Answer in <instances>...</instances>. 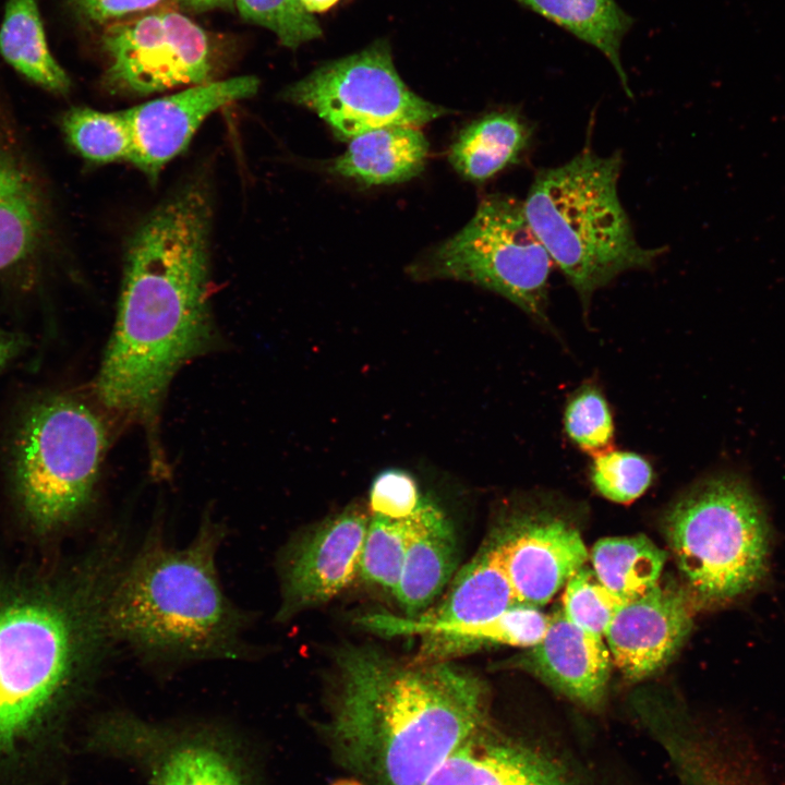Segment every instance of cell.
<instances>
[{
	"mask_svg": "<svg viewBox=\"0 0 785 785\" xmlns=\"http://www.w3.org/2000/svg\"><path fill=\"white\" fill-rule=\"evenodd\" d=\"M458 563L454 528L434 503L423 497L409 517L403 568L395 592L408 617L422 614L451 580Z\"/></svg>",
	"mask_w": 785,
	"mask_h": 785,
	"instance_id": "ffe728a7",
	"label": "cell"
},
{
	"mask_svg": "<svg viewBox=\"0 0 785 785\" xmlns=\"http://www.w3.org/2000/svg\"><path fill=\"white\" fill-rule=\"evenodd\" d=\"M422 499L418 483L409 472L387 469L377 474L371 485V515L406 519L416 510Z\"/></svg>",
	"mask_w": 785,
	"mask_h": 785,
	"instance_id": "d6a6232c",
	"label": "cell"
},
{
	"mask_svg": "<svg viewBox=\"0 0 785 785\" xmlns=\"http://www.w3.org/2000/svg\"><path fill=\"white\" fill-rule=\"evenodd\" d=\"M61 129L69 145L89 162L130 161L132 157L133 140L125 110L73 107L63 113Z\"/></svg>",
	"mask_w": 785,
	"mask_h": 785,
	"instance_id": "4316f807",
	"label": "cell"
},
{
	"mask_svg": "<svg viewBox=\"0 0 785 785\" xmlns=\"http://www.w3.org/2000/svg\"><path fill=\"white\" fill-rule=\"evenodd\" d=\"M212 209L207 184L190 181L141 221L126 246L116 323L94 392L150 438L174 375L215 342Z\"/></svg>",
	"mask_w": 785,
	"mask_h": 785,
	"instance_id": "6da1fadb",
	"label": "cell"
},
{
	"mask_svg": "<svg viewBox=\"0 0 785 785\" xmlns=\"http://www.w3.org/2000/svg\"><path fill=\"white\" fill-rule=\"evenodd\" d=\"M444 599L415 617L366 614L358 624L376 633L415 636L425 627L468 625L493 619L517 603L494 542L487 543L456 575Z\"/></svg>",
	"mask_w": 785,
	"mask_h": 785,
	"instance_id": "e0dca14e",
	"label": "cell"
},
{
	"mask_svg": "<svg viewBox=\"0 0 785 785\" xmlns=\"http://www.w3.org/2000/svg\"><path fill=\"white\" fill-rule=\"evenodd\" d=\"M409 535V517L371 515L364 536L359 575L395 594L400 581Z\"/></svg>",
	"mask_w": 785,
	"mask_h": 785,
	"instance_id": "83f0119b",
	"label": "cell"
},
{
	"mask_svg": "<svg viewBox=\"0 0 785 785\" xmlns=\"http://www.w3.org/2000/svg\"><path fill=\"white\" fill-rule=\"evenodd\" d=\"M533 129L515 110L485 114L468 124L450 147L449 161L463 178L483 182L516 164L530 146Z\"/></svg>",
	"mask_w": 785,
	"mask_h": 785,
	"instance_id": "603a6c76",
	"label": "cell"
},
{
	"mask_svg": "<svg viewBox=\"0 0 785 785\" xmlns=\"http://www.w3.org/2000/svg\"><path fill=\"white\" fill-rule=\"evenodd\" d=\"M507 532L493 542L517 603L546 604L589 558L578 530L558 518H522Z\"/></svg>",
	"mask_w": 785,
	"mask_h": 785,
	"instance_id": "2e32d148",
	"label": "cell"
},
{
	"mask_svg": "<svg viewBox=\"0 0 785 785\" xmlns=\"http://www.w3.org/2000/svg\"><path fill=\"white\" fill-rule=\"evenodd\" d=\"M65 608L17 602L0 609V756L14 751L80 665L85 639L109 637L107 618L83 625Z\"/></svg>",
	"mask_w": 785,
	"mask_h": 785,
	"instance_id": "52a82bcc",
	"label": "cell"
},
{
	"mask_svg": "<svg viewBox=\"0 0 785 785\" xmlns=\"http://www.w3.org/2000/svg\"><path fill=\"white\" fill-rule=\"evenodd\" d=\"M589 557L601 583L625 603L660 582L667 554L649 538L638 534L601 539Z\"/></svg>",
	"mask_w": 785,
	"mask_h": 785,
	"instance_id": "484cf974",
	"label": "cell"
},
{
	"mask_svg": "<svg viewBox=\"0 0 785 785\" xmlns=\"http://www.w3.org/2000/svg\"><path fill=\"white\" fill-rule=\"evenodd\" d=\"M178 4L189 12L200 13L218 8H232L235 0H177Z\"/></svg>",
	"mask_w": 785,
	"mask_h": 785,
	"instance_id": "d590c367",
	"label": "cell"
},
{
	"mask_svg": "<svg viewBox=\"0 0 785 785\" xmlns=\"http://www.w3.org/2000/svg\"><path fill=\"white\" fill-rule=\"evenodd\" d=\"M370 519L361 506H349L315 527L289 550L282 565L278 620L324 604L351 584L359 575Z\"/></svg>",
	"mask_w": 785,
	"mask_h": 785,
	"instance_id": "7c38bea8",
	"label": "cell"
},
{
	"mask_svg": "<svg viewBox=\"0 0 785 785\" xmlns=\"http://www.w3.org/2000/svg\"><path fill=\"white\" fill-rule=\"evenodd\" d=\"M553 265L527 219L523 203L506 194H492L419 269L428 277L468 281L494 291L547 324Z\"/></svg>",
	"mask_w": 785,
	"mask_h": 785,
	"instance_id": "ba28073f",
	"label": "cell"
},
{
	"mask_svg": "<svg viewBox=\"0 0 785 785\" xmlns=\"http://www.w3.org/2000/svg\"><path fill=\"white\" fill-rule=\"evenodd\" d=\"M515 1L603 53L613 65L626 95L632 97L620 49L635 19L616 0Z\"/></svg>",
	"mask_w": 785,
	"mask_h": 785,
	"instance_id": "cb8c5ba5",
	"label": "cell"
},
{
	"mask_svg": "<svg viewBox=\"0 0 785 785\" xmlns=\"http://www.w3.org/2000/svg\"><path fill=\"white\" fill-rule=\"evenodd\" d=\"M162 0H69L77 13L97 24H109L157 7Z\"/></svg>",
	"mask_w": 785,
	"mask_h": 785,
	"instance_id": "836d02e7",
	"label": "cell"
},
{
	"mask_svg": "<svg viewBox=\"0 0 785 785\" xmlns=\"http://www.w3.org/2000/svg\"><path fill=\"white\" fill-rule=\"evenodd\" d=\"M108 444L93 408L70 395H49L22 415L11 448V472L26 514L56 527L92 498Z\"/></svg>",
	"mask_w": 785,
	"mask_h": 785,
	"instance_id": "8992f818",
	"label": "cell"
},
{
	"mask_svg": "<svg viewBox=\"0 0 785 785\" xmlns=\"http://www.w3.org/2000/svg\"><path fill=\"white\" fill-rule=\"evenodd\" d=\"M425 785H591L547 748L497 730L491 722L458 746Z\"/></svg>",
	"mask_w": 785,
	"mask_h": 785,
	"instance_id": "9a60e30c",
	"label": "cell"
},
{
	"mask_svg": "<svg viewBox=\"0 0 785 785\" xmlns=\"http://www.w3.org/2000/svg\"><path fill=\"white\" fill-rule=\"evenodd\" d=\"M697 606L687 588L660 582L623 603L604 633L621 674L641 680L664 667L689 636Z\"/></svg>",
	"mask_w": 785,
	"mask_h": 785,
	"instance_id": "5bb4252c",
	"label": "cell"
},
{
	"mask_svg": "<svg viewBox=\"0 0 785 785\" xmlns=\"http://www.w3.org/2000/svg\"><path fill=\"white\" fill-rule=\"evenodd\" d=\"M564 426L569 439L583 452L595 456L611 449L614 439V420L601 389L584 384L569 398Z\"/></svg>",
	"mask_w": 785,
	"mask_h": 785,
	"instance_id": "f1b7e54d",
	"label": "cell"
},
{
	"mask_svg": "<svg viewBox=\"0 0 785 785\" xmlns=\"http://www.w3.org/2000/svg\"><path fill=\"white\" fill-rule=\"evenodd\" d=\"M224 535L210 519L183 548L152 532L123 563L110 590L106 612L111 639L165 660L243 655L247 619L224 593L216 568Z\"/></svg>",
	"mask_w": 785,
	"mask_h": 785,
	"instance_id": "3957f363",
	"label": "cell"
},
{
	"mask_svg": "<svg viewBox=\"0 0 785 785\" xmlns=\"http://www.w3.org/2000/svg\"><path fill=\"white\" fill-rule=\"evenodd\" d=\"M334 785H365L354 781H341Z\"/></svg>",
	"mask_w": 785,
	"mask_h": 785,
	"instance_id": "74e56055",
	"label": "cell"
},
{
	"mask_svg": "<svg viewBox=\"0 0 785 785\" xmlns=\"http://www.w3.org/2000/svg\"><path fill=\"white\" fill-rule=\"evenodd\" d=\"M621 168L619 150L603 157L585 147L540 170L522 202L531 228L584 306L618 275L649 268L664 253L637 241L618 195Z\"/></svg>",
	"mask_w": 785,
	"mask_h": 785,
	"instance_id": "277c9868",
	"label": "cell"
},
{
	"mask_svg": "<svg viewBox=\"0 0 785 785\" xmlns=\"http://www.w3.org/2000/svg\"><path fill=\"white\" fill-rule=\"evenodd\" d=\"M92 741L135 763L152 785H255L232 740L210 728H174L113 713L98 723Z\"/></svg>",
	"mask_w": 785,
	"mask_h": 785,
	"instance_id": "8fae6325",
	"label": "cell"
},
{
	"mask_svg": "<svg viewBox=\"0 0 785 785\" xmlns=\"http://www.w3.org/2000/svg\"><path fill=\"white\" fill-rule=\"evenodd\" d=\"M282 97L315 112L341 141L386 125L419 128L447 112L406 85L384 39L321 65Z\"/></svg>",
	"mask_w": 785,
	"mask_h": 785,
	"instance_id": "9c48e42d",
	"label": "cell"
},
{
	"mask_svg": "<svg viewBox=\"0 0 785 785\" xmlns=\"http://www.w3.org/2000/svg\"><path fill=\"white\" fill-rule=\"evenodd\" d=\"M1 128V125H0ZM51 210L40 177L0 130V275L36 265L51 240Z\"/></svg>",
	"mask_w": 785,
	"mask_h": 785,
	"instance_id": "ac0fdd59",
	"label": "cell"
},
{
	"mask_svg": "<svg viewBox=\"0 0 785 785\" xmlns=\"http://www.w3.org/2000/svg\"><path fill=\"white\" fill-rule=\"evenodd\" d=\"M664 527L697 605L732 604L765 582L771 526L740 475L720 473L698 482L673 504Z\"/></svg>",
	"mask_w": 785,
	"mask_h": 785,
	"instance_id": "5b68a950",
	"label": "cell"
},
{
	"mask_svg": "<svg viewBox=\"0 0 785 785\" xmlns=\"http://www.w3.org/2000/svg\"><path fill=\"white\" fill-rule=\"evenodd\" d=\"M653 469L639 454L608 449L593 456L591 481L605 498L617 504H630L651 485Z\"/></svg>",
	"mask_w": 785,
	"mask_h": 785,
	"instance_id": "f546056e",
	"label": "cell"
},
{
	"mask_svg": "<svg viewBox=\"0 0 785 785\" xmlns=\"http://www.w3.org/2000/svg\"><path fill=\"white\" fill-rule=\"evenodd\" d=\"M304 9L313 13H322L334 7L339 0H300Z\"/></svg>",
	"mask_w": 785,
	"mask_h": 785,
	"instance_id": "8d00e7d4",
	"label": "cell"
},
{
	"mask_svg": "<svg viewBox=\"0 0 785 785\" xmlns=\"http://www.w3.org/2000/svg\"><path fill=\"white\" fill-rule=\"evenodd\" d=\"M241 17L265 27L290 49L322 36L316 19L300 0H235Z\"/></svg>",
	"mask_w": 785,
	"mask_h": 785,
	"instance_id": "4dcf8cb0",
	"label": "cell"
},
{
	"mask_svg": "<svg viewBox=\"0 0 785 785\" xmlns=\"http://www.w3.org/2000/svg\"><path fill=\"white\" fill-rule=\"evenodd\" d=\"M337 665L325 733L335 758L365 785H425L491 722L485 683L449 661L407 663L348 647Z\"/></svg>",
	"mask_w": 785,
	"mask_h": 785,
	"instance_id": "7a4b0ae2",
	"label": "cell"
},
{
	"mask_svg": "<svg viewBox=\"0 0 785 785\" xmlns=\"http://www.w3.org/2000/svg\"><path fill=\"white\" fill-rule=\"evenodd\" d=\"M621 604L593 569L583 566L565 584L560 607L575 625L602 638Z\"/></svg>",
	"mask_w": 785,
	"mask_h": 785,
	"instance_id": "1f68e13d",
	"label": "cell"
},
{
	"mask_svg": "<svg viewBox=\"0 0 785 785\" xmlns=\"http://www.w3.org/2000/svg\"><path fill=\"white\" fill-rule=\"evenodd\" d=\"M589 709L602 705L609 678V652L601 637L568 619L559 606L535 645L514 664Z\"/></svg>",
	"mask_w": 785,
	"mask_h": 785,
	"instance_id": "d6986e66",
	"label": "cell"
},
{
	"mask_svg": "<svg viewBox=\"0 0 785 785\" xmlns=\"http://www.w3.org/2000/svg\"><path fill=\"white\" fill-rule=\"evenodd\" d=\"M25 346L24 339L0 327V371L17 357Z\"/></svg>",
	"mask_w": 785,
	"mask_h": 785,
	"instance_id": "e575fe53",
	"label": "cell"
},
{
	"mask_svg": "<svg viewBox=\"0 0 785 785\" xmlns=\"http://www.w3.org/2000/svg\"><path fill=\"white\" fill-rule=\"evenodd\" d=\"M0 53L20 74L55 94H67L71 81L52 56L37 0H7L0 26Z\"/></svg>",
	"mask_w": 785,
	"mask_h": 785,
	"instance_id": "d4e9b609",
	"label": "cell"
},
{
	"mask_svg": "<svg viewBox=\"0 0 785 785\" xmlns=\"http://www.w3.org/2000/svg\"><path fill=\"white\" fill-rule=\"evenodd\" d=\"M101 46L108 60L104 84L112 94L142 97L215 81L210 37L176 10L109 23Z\"/></svg>",
	"mask_w": 785,
	"mask_h": 785,
	"instance_id": "30bf717a",
	"label": "cell"
},
{
	"mask_svg": "<svg viewBox=\"0 0 785 785\" xmlns=\"http://www.w3.org/2000/svg\"><path fill=\"white\" fill-rule=\"evenodd\" d=\"M258 86L253 75L215 80L126 109L133 140L130 162L155 180L213 112L254 96Z\"/></svg>",
	"mask_w": 785,
	"mask_h": 785,
	"instance_id": "4fadbf2b",
	"label": "cell"
},
{
	"mask_svg": "<svg viewBox=\"0 0 785 785\" xmlns=\"http://www.w3.org/2000/svg\"><path fill=\"white\" fill-rule=\"evenodd\" d=\"M427 153L428 143L419 128L386 125L351 138L329 171L367 185L399 183L423 170Z\"/></svg>",
	"mask_w": 785,
	"mask_h": 785,
	"instance_id": "44dd1931",
	"label": "cell"
},
{
	"mask_svg": "<svg viewBox=\"0 0 785 785\" xmlns=\"http://www.w3.org/2000/svg\"><path fill=\"white\" fill-rule=\"evenodd\" d=\"M548 623L550 616L536 606L516 603L486 621L425 627L415 633L423 637L416 661H450L488 645L532 648L543 638Z\"/></svg>",
	"mask_w": 785,
	"mask_h": 785,
	"instance_id": "7402d4cb",
	"label": "cell"
}]
</instances>
